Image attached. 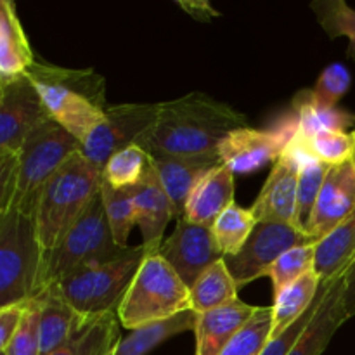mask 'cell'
Segmentation results:
<instances>
[{
  "label": "cell",
  "instance_id": "cell-23",
  "mask_svg": "<svg viewBox=\"0 0 355 355\" xmlns=\"http://www.w3.org/2000/svg\"><path fill=\"white\" fill-rule=\"evenodd\" d=\"M355 260V211L315 243L314 270L322 283L343 276Z\"/></svg>",
  "mask_w": 355,
  "mask_h": 355
},
{
  "label": "cell",
  "instance_id": "cell-20",
  "mask_svg": "<svg viewBox=\"0 0 355 355\" xmlns=\"http://www.w3.org/2000/svg\"><path fill=\"white\" fill-rule=\"evenodd\" d=\"M38 298H40V347L42 355H47L75 336L90 321V318H85L73 305H69L58 286L44 290Z\"/></svg>",
  "mask_w": 355,
  "mask_h": 355
},
{
  "label": "cell",
  "instance_id": "cell-21",
  "mask_svg": "<svg viewBox=\"0 0 355 355\" xmlns=\"http://www.w3.org/2000/svg\"><path fill=\"white\" fill-rule=\"evenodd\" d=\"M342 286L343 276H340L338 279L333 281L321 307L318 309L293 349L286 355H322V352L328 349L329 342L340 329V326L349 321L342 307Z\"/></svg>",
  "mask_w": 355,
  "mask_h": 355
},
{
  "label": "cell",
  "instance_id": "cell-44",
  "mask_svg": "<svg viewBox=\"0 0 355 355\" xmlns=\"http://www.w3.org/2000/svg\"><path fill=\"white\" fill-rule=\"evenodd\" d=\"M111 355H114V352H113V354H111Z\"/></svg>",
  "mask_w": 355,
  "mask_h": 355
},
{
  "label": "cell",
  "instance_id": "cell-4",
  "mask_svg": "<svg viewBox=\"0 0 355 355\" xmlns=\"http://www.w3.org/2000/svg\"><path fill=\"white\" fill-rule=\"evenodd\" d=\"M44 255L33 214L16 208L0 214V307L42 293Z\"/></svg>",
  "mask_w": 355,
  "mask_h": 355
},
{
  "label": "cell",
  "instance_id": "cell-18",
  "mask_svg": "<svg viewBox=\"0 0 355 355\" xmlns=\"http://www.w3.org/2000/svg\"><path fill=\"white\" fill-rule=\"evenodd\" d=\"M255 309L236 298L222 307L198 314L194 328L196 355H220L236 333L252 319Z\"/></svg>",
  "mask_w": 355,
  "mask_h": 355
},
{
  "label": "cell",
  "instance_id": "cell-26",
  "mask_svg": "<svg viewBox=\"0 0 355 355\" xmlns=\"http://www.w3.org/2000/svg\"><path fill=\"white\" fill-rule=\"evenodd\" d=\"M321 277L315 270H311L300 279L284 288L277 297H274V322L272 338L283 335L290 326H293L318 298L321 290Z\"/></svg>",
  "mask_w": 355,
  "mask_h": 355
},
{
  "label": "cell",
  "instance_id": "cell-9",
  "mask_svg": "<svg viewBox=\"0 0 355 355\" xmlns=\"http://www.w3.org/2000/svg\"><path fill=\"white\" fill-rule=\"evenodd\" d=\"M312 243H315L314 239L293 224L257 222L245 246L234 255L225 257L224 262L241 290L252 281L267 276V270L288 250Z\"/></svg>",
  "mask_w": 355,
  "mask_h": 355
},
{
  "label": "cell",
  "instance_id": "cell-42",
  "mask_svg": "<svg viewBox=\"0 0 355 355\" xmlns=\"http://www.w3.org/2000/svg\"><path fill=\"white\" fill-rule=\"evenodd\" d=\"M352 134H354V139H355V130L352 132ZM352 162H354V165H355V151H354V158H352Z\"/></svg>",
  "mask_w": 355,
  "mask_h": 355
},
{
  "label": "cell",
  "instance_id": "cell-36",
  "mask_svg": "<svg viewBox=\"0 0 355 355\" xmlns=\"http://www.w3.org/2000/svg\"><path fill=\"white\" fill-rule=\"evenodd\" d=\"M315 259V243L312 245L295 246L276 260L272 267L267 270V276L272 283L274 297L281 293L291 283L300 279L307 272L314 270Z\"/></svg>",
  "mask_w": 355,
  "mask_h": 355
},
{
  "label": "cell",
  "instance_id": "cell-14",
  "mask_svg": "<svg viewBox=\"0 0 355 355\" xmlns=\"http://www.w3.org/2000/svg\"><path fill=\"white\" fill-rule=\"evenodd\" d=\"M297 128V125H295ZM293 130H257L243 127L231 132L218 146L222 165L232 173H252L267 163H276L291 141Z\"/></svg>",
  "mask_w": 355,
  "mask_h": 355
},
{
  "label": "cell",
  "instance_id": "cell-38",
  "mask_svg": "<svg viewBox=\"0 0 355 355\" xmlns=\"http://www.w3.org/2000/svg\"><path fill=\"white\" fill-rule=\"evenodd\" d=\"M352 75L342 62H333L326 66L324 71L319 75L314 89H311L312 99L324 107H336L343 96L349 92Z\"/></svg>",
  "mask_w": 355,
  "mask_h": 355
},
{
  "label": "cell",
  "instance_id": "cell-29",
  "mask_svg": "<svg viewBox=\"0 0 355 355\" xmlns=\"http://www.w3.org/2000/svg\"><path fill=\"white\" fill-rule=\"evenodd\" d=\"M291 139L304 158L318 159L329 166L342 165L354 158L355 139L352 132L321 130L312 135H300L295 128Z\"/></svg>",
  "mask_w": 355,
  "mask_h": 355
},
{
  "label": "cell",
  "instance_id": "cell-25",
  "mask_svg": "<svg viewBox=\"0 0 355 355\" xmlns=\"http://www.w3.org/2000/svg\"><path fill=\"white\" fill-rule=\"evenodd\" d=\"M198 322V314L189 309L165 321L146 324L142 328L132 329V333L120 340L114 355H148L162 345L166 340L186 331H194Z\"/></svg>",
  "mask_w": 355,
  "mask_h": 355
},
{
  "label": "cell",
  "instance_id": "cell-19",
  "mask_svg": "<svg viewBox=\"0 0 355 355\" xmlns=\"http://www.w3.org/2000/svg\"><path fill=\"white\" fill-rule=\"evenodd\" d=\"M234 205V173L220 165L208 172L191 193L184 217L193 224L211 227L218 217Z\"/></svg>",
  "mask_w": 355,
  "mask_h": 355
},
{
  "label": "cell",
  "instance_id": "cell-24",
  "mask_svg": "<svg viewBox=\"0 0 355 355\" xmlns=\"http://www.w3.org/2000/svg\"><path fill=\"white\" fill-rule=\"evenodd\" d=\"M118 324V312L90 318L75 336L47 355H111L121 340Z\"/></svg>",
  "mask_w": 355,
  "mask_h": 355
},
{
  "label": "cell",
  "instance_id": "cell-12",
  "mask_svg": "<svg viewBox=\"0 0 355 355\" xmlns=\"http://www.w3.org/2000/svg\"><path fill=\"white\" fill-rule=\"evenodd\" d=\"M158 253L173 267L189 290L208 267L225 259L211 227L193 224L187 218L177 220L175 231L163 241Z\"/></svg>",
  "mask_w": 355,
  "mask_h": 355
},
{
  "label": "cell",
  "instance_id": "cell-7",
  "mask_svg": "<svg viewBox=\"0 0 355 355\" xmlns=\"http://www.w3.org/2000/svg\"><path fill=\"white\" fill-rule=\"evenodd\" d=\"M80 146L78 139L73 137L52 118L38 125L17 153L12 200L7 210L16 208L35 215L38 196L47 180L69 156L80 151Z\"/></svg>",
  "mask_w": 355,
  "mask_h": 355
},
{
  "label": "cell",
  "instance_id": "cell-17",
  "mask_svg": "<svg viewBox=\"0 0 355 355\" xmlns=\"http://www.w3.org/2000/svg\"><path fill=\"white\" fill-rule=\"evenodd\" d=\"M151 159L156 173H158L159 182H162L163 189L166 191L173 208H175L177 220L184 217L186 203L196 184L208 172L222 165L218 153L198 156L155 155L151 156Z\"/></svg>",
  "mask_w": 355,
  "mask_h": 355
},
{
  "label": "cell",
  "instance_id": "cell-3",
  "mask_svg": "<svg viewBox=\"0 0 355 355\" xmlns=\"http://www.w3.org/2000/svg\"><path fill=\"white\" fill-rule=\"evenodd\" d=\"M103 173L80 151L69 156L38 196L35 222L45 253L55 248L99 194Z\"/></svg>",
  "mask_w": 355,
  "mask_h": 355
},
{
  "label": "cell",
  "instance_id": "cell-28",
  "mask_svg": "<svg viewBox=\"0 0 355 355\" xmlns=\"http://www.w3.org/2000/svg\"><path fill=\"white\" fill-rule=\"evenodd\" d=\"M239 286L224 260L208 267L191 288V309L196 314L214 311L236 300Z\"/></svg>",
  "mask_w": 355,
  "mask_h": 355
},
{
  "label": "cell",
  "instance_id": "cell-15",
  "mask_svg": "<svg viewBox=\"0 0 355 355\" xmlns=\"http://www.w3.org/2000/svg\"><path fill=\"white\" fill-rule=\"evenodd\" d=\"M355 211V165L342 163L329 168L305 232L315 243L328 236Z\"/></svg>",
  "mask_w": 355,
  "mask_h": 355
},
{
  "label": "cell",
  "instance_id": "cell-11",
  "mask_svg": "<svg viewBox=\"0 0 355 355\" xmlns=\"http://www.w3.org/2000/svg\"><path fill=\"white\" fill-rule=\"evenodd\" d=\"M47 120L44 101L26 75L0 82V158L17 156L28 135Z\"/></svg>",
  "mask_w": 355,
  "mask_h": 355
},
{
  "label": "cell",
  "instance_id": "cell-10",
  "mask_svg": "<svg viewBox=\"0 0 355 355\" xmlns=\"http://www.w3.org/2000/svg\"><path fill=\"white\" fill-rule=\"evenodd\" d=\"M158 104H114L104 121L82 142L80 153L103 172L113 155L132 144L155 123Z\"/></svg>",
  "mask_w": 355,
  "mask_h": 355
},
{
  "label": "cell",
  "instance_id": "cell-22",
  "mask_svg": "<svg viewBox=\"0 0 355 355\" xmlns=\"http://www.w3.org/2000/svg\"><path fill=\"white\" fill-rule=\"evenodd\" d=\"M35 59L24 28L10 0L0 2V82L26 75Z\"/></svg>",
  "mask_w": 355,
  "mask_h": 355
},
{
  "label": "cell",
  "instance_id": "cell-30",
  "mask_svg": "<svg viewBox=\"0 0 355 355\" xmlns=\"http://www.w3.org/2000/svg\"><path fill=\"white\" fill-rule=\"evenodd\" d=\"M151 156L139 144L121 149L110 158L103 168V180L116 189H132L148 173Z\"/></svg>",
  "mask_w": 355,
  "mask_h": 355
},
{
  "label": "cell",
  "instance_id": "cell-27",
  "mask_svg": "<svg viewBox=\"0 0 355 355\" xmlns=\"http://www.w3.org/2000/svg\"><path fill=\"white\" fill-rule=\"evenodd\" d=\"M293 111L297 113V132L300 135H312L321 130L347 132V128L355 125V114L336 107L319 106L312 99L311 89H304L295 94Z\"/></svg>",
  "mask_w": 355,
  "mask_h": 355
},
{
  "label": "cell",
  "instance_id": "cell-31",
  "mask_svg": "<svg viewBox=\"0 0 355 355\" xmlns=\"http://www.w3.org/2000/svg\"><path fill=\"white\" fill-rule=\"evenodd\" d=\"M101 198L114 241L120 246H128V236L134 225H137V210H135L132 189H116L103 180Z\"/></svg>",
  "mask_w": 355,
  "mask_h": 355
},
{
  "label": "cell",
  "instance_id": "cell-5",
  "mask_svg": "<svg viewBox=\"0 0 355 355\" xmlns=\"http://www.w3.org/2000/svg\"><path fill=\"white\" fill-rule=\"evenodd\" d=\"M130 250L132 246H120L114 241L99 191L82 218L69 229L54 250L44 255L42 291L55 286L83 267L113 262L127 255Z\"/></svg>",
  "mask_w": 355,
  "mask_h": 355
},
{
  "label": "cell",
  "instance_id": "cell-8",
  "mask_svg": "<svg viewBox=\"0 0 355 355\" xmlns=\"http://www.w3.org/2000/svg\"><path fill=\"white\" fill-rule=\"evenodd\" d=\"M144 257V246H132L127 255L113 262L83 267L55 286L85 318L118 312Z\"/></svg>",
  "mask_w": 355,
  "mask_h": 355
},
{
  "label": "cell",
  "instance_id": "cell-40",
  "mask_svg": "<svg viewBox=\"0 0 355 355\" xmlns=\"http://www.w3.org/2000/svg\"><path fill=\"white\" fill-rule=\"evenodd\" d=\"M26 304L17 305H7V307H0V350L6 349L16 331L19 329L21 322H23L24 312H26Z\"/></svg>",
  "mask_w": 355,
  "mask_h": 355
},
{
  "label": "cell",
  "instance_id": "cell-41",
  "mask_svg": "<svg viewBox=\"0 0 355 355\" xmlns=\"http://www.w3.org/2000/svg\"><path fill=\"white\" fill-rule=\"evenodd\" d=\"M342 307L347 319H352L355 315V260L352 266L343 274L342 286Z\"/></svg>",
  "mask_w": 355,
  "mask_h": 355
},
{
  "label": "cell",
  "instance_id": "cell-43",
  "mask_svg": "<svg viewBox=\"0 0 355 355\" xmlns=\"http://www.w3.org/2000/svg\"><path fill=\"white\" fill-rule=\"evenodd\" d=\"M0 355H3V354H2V352H0Z\"/></svg>",
  "mask_w": 355,
  "mask_h": 355
},
{
  "label": "cell",
  "instance_id": "cell-1",
  "mask_svg": "<svg viewBox=\"0 0 355 355\" xmlns=\"http://www.w3.org/2000/svg\"><path fill=\"white\" fill-rule=\"evenodd\" d=\"M248 127L245 114L201 92L158 103L156 120L137 144L155 155L198 156L218 153L231 132Z\"/></svg>",
  "mask_w": 355,
  "mask_h": 355
},
{
  "label": "cell",
  "instance_id": "cell-33",
  "mask_svg": "<svg viewBox=\"0 0 355 355\" xmlns=\"http://www.w3.org/2000/svg\"><path fill=\"white\" fill-rule=\"evenodd\" d=\"M274 309L257 307L255 314L236 333L220 355H260L272 340Z\"/></svg>",
  "mask_w": 355,
  "mask_h": 355
},
{
  "label": "cell",
  "instance_id": "cell-34",
  "mask_svg": "<svg viewBox=\"0 0 355 355\" xmlns=\"http://www.w3.org/2000/svg\"><path fill=\"white\" fill-rule=\"evenodd\" d=\"M329 168L331 166L326 165V163L302 156V166L300 173H298L297 210H295L293 220V225L300 229V231L305 232V229H307L309 218H311L312 210H314V205L318 201V196L321 193V187L324 184Z\"/></svg>",
  "mask_w": 355,
  "mask_h": 355
},
{
  "label": "cell",
  "instance_id": "cell-6",
  "mask_svg": "<svg viewBox=\"0 0 355 355\" xmlns=\"http://www.w3.org/2000/svg\"><path fill=\"white\" fill-rule=\"evenodd\" d=\"M191 309V290L159 253L146 255L118 307L120 324L137 329Z\"/></svg>",
  "mask_w": 355,
  "mask_h": 355
},
{
  "label": "cell",
  "instance_id": "cell-35",
  "mask_svg": "<svg viewBox=\"0 0 355 355\" xmlns=\"http://www.w3.org/2000/svg\"><path fill=\"white\" fill-rule=\"evenodd\" d=\"M311 9L329 38H349L347 55L355 61V9L345 0H314Z\"/></svg>",
  "mask_w": 355,
  "mask_h": 355
},
{
  "label": "cell",
  "instance_id": "cell-37",
  "mask_svg": "<svg viewBox=\"0 0 355 355\" xmlns=\"http://www.w3.org/2000/svg\"><path fill=\"white\" fill-rule=\"evenodd\" d=\"M3 355H42L40 347V298L28 302L23 322L9 345L0 350Z\"/></svg>",
  "mask_w": 355,
  "mask_h": 355
},
{
  "label": "cell",
  "instance_id": "cell-16",
  "mask_svg": "<svg viewBox=\"0 0 355 355\" xmlns=\"http://www.w3.org/2000/svg\"><path fill=\"white\" fill-rule=\"evenodd\" d=\"M132 194H134L137 225L141 229L146 255H156L165 241L163 236L166 225L172 217H175V208L159 182L153 159L144 179L132 187Z\"/></svg>",
  "mask_w": 355,
  "mask_h": 355
},
{
  "label": "cell",
  "instance_id": "cell-32",
  "mask_svg": "<svg viewBox=\"0 0 355 355\" xmlns=\"http://www.w3.org/2000/svg\"><path fill=\"white\" fill-rule=\"evenodd\" d=\"M255 225L257 220L252 210H246L234 203L215 220L211 231H214L215 241H217L220 252L229 257L238 253L245 246Z\"/></svg>",
  "mask_w": 355,
  "mask_h": 355
},
{
  "label": "cell",
  "instance_id": "cell-2",
  "mask_svg": "<svg viewBox=\"0 0 355 355\" xmlns=\"http://www.w3.org/2000/svg\"><path fill=\"white\" fill-rule=\"evenodd\" d=\"M45 104L49 116L61 125L80 144L106 116V82L94 69H69L35 61L28 69Z\"/></svg>",
  "mask_w": 355,
  "mask_h": 355
},
{
  "label": "cell",
  "instance_id": "cell-39",
  "mask_svg": "<svg viewBox=\"0 0 355 355\" xmlns=\"http://www.w3.org/2000/svg\"><path fill=\"white\" fill-rule=\"evenodd\" d=\"M336 279H338V277H336ZM333 281L321 284V290H319V295H318V298H315L314 304H312V307L309 309V311L305 312V314L302 315V318L298 319L293 326H290V328H288L283 335L277 336V338L270 340L269 345L266 347V350H263L260 355H286L291 349H293V345L297 343V340L300 338V335L304 333V329L307 328V324L311 322V319L314 318V314L318 312V309L321 307L322 300H324L326 293H328V290H329V286H331Z\"/></svg>",
  "mask_w": 355,
  "mask_h": 355
},
{
  "label": "cell",
  "instance_id": "cell-13",
  "mask_svg": "<svg viewBox=\"0 0 355 355\" xmlns=\"http://www.w3.org/2000/svg\"><path fill=\"white\" fill-rule=\"evenodd\" d=\"M302 166V153L293 141L288 142L283 155L277 158L260 189L259 198L250 208L257 222H283L293 224L297 210L298 173Z\"/></svg>",
  "mask_w": 355,
  "mask_h": 355
}]
</instances>
